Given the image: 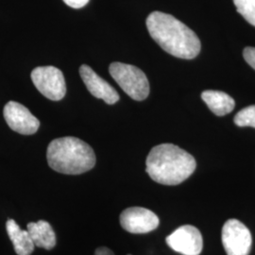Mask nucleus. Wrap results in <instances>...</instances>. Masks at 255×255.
I'll return each mask as SVG.
<instances>
[{"label":"nucleus","mask_w":255,"mask_h":255,"mask_svg":"<svg viewBox=\"0 0 255 255\" xmlns=\"http://www.w3.org/2000/svg\"><path fill=\"white\" fill-rule=\"evenodd\" d=\"M234 121L238 127L255 128V105H251L238 112Z\"/></svg>","instance_id":"15"},{"label":"nucleus","mask_w":255,"mask_h":255,"mask_svg":"<svg viewBox=\"0 0 255 255\" xmlns=\"http://www.w3.org/2000/svg\"><path fill=\"white\" fill-rule=\"evenodd\" d=\"M222 244L227 255H249L253 237L250 230L237 219H229L222 228Z\"/></svg>","instance_id":"6"},{"label":"nucleus","mask_w":255,"mask_h":255,"mask_svg":"<svg viewBox=\"0 0 255 255\" xmlns=\"http://www.w3.org/2000/svg\"><path fill=\"white\" fill-rule=\"evenodd\" d=\"M31 81L46 99L58 101L64 99L66 85L63 72L55 66H38L31 72Z\"/></svg>","instance_id":"5"},{"label":"nucleus","mask_w":255,"mask_h":255,"mask_svg":"<svg viewBox=\"0 0 255 255\" xmlns=\"http://www.w3.org/2000/svg\"><path fill=\"white\" fill-rule=\"evenodd\" d=\"M95 255H115V254L106 247H100L96 250Z\"/></svg>","instance_id":"18"},{"label":"nucleus","mask_w":255,"mask_h":255,"mask_svg":"<svg viewBox=\"0 0 255 255\" xmlns=\"http://www.w3.org/2000/svg\"><path fill=\"white\" fill-rule=\"evenodd\" d=\"M3 115L8 126L20 134H34L40 127V121L18 102L9 101L4 107Z\"/></svg>","instance_id":"9"},{"label":"nucleus","mask_w":255,"mask_h":255,"mask_svg":"<svg viewBox=\"0 0 255 255\" xmlns=\"http://www.w3.org/2000/svg\"><path fill=\"white\" fill-rule=\"evenodd\" d=\"M243 56L247 63L255 69V47H246L243 51Z\"/></svg>","instance_id":"16"},{"label":"nucleus","mask_w":255,"mask_h":255,"mask_svg":"<svg viewBox=\"0 0 255 255\" xmlns=\"http://www.w3.org/2000/svg\"><path fill=\"white\" fill-rule=\"evenodd\" d=\"M80 75L87 90L95 98L103 100L110 105L115 104L119 101V95L117 90L110 83L101 78L87 64H82L80 67Z\"/></svg>","instance_id":"10"},{"label":"nucleus","mask_w":255,"mask_h":255,"mask_svg":"<svg viewBox=\"0 0 255 255\" xmlns=\"http://www.w3.org/2000/svg\"><path fill=\"white\" fill-rule=\"evenodd\" d=\"M166 244L182 255H200L203 249V239L199 229L183 225L174 231L165 239Z\"/></svg>","instance_id":"8"},{"label":"nucleus","mask_w":255,"mask_h":255,"mask_svg":"<svg viewBox=\"0 0 255 255\" xmlns=\"http://www.w3.org/2000/svg\"><path fill=\"white\" fill-rule=\"evenodd\" d=\"M201 99L207 104L210 110L219 117L228 115L236 106L235 100L224 92L206 90L202 92Z\"/></svg>","instance_id":"13"},{"label":"nucleus","mask_w":255,"mask_h":255,"mask_svg":"<svg viewBox=\"0 0 255 255\" xmlns=\"http://www.w3.org/2000/svg\"><path fill=\"white\" fill-rule=\"evenodd\" d=\"M237 11L255 27V0H234Z\"/></svg>","instance_id":"14"},{"label":"nucleus","mask_w":255,"mask_h":255,"mask_svg":"<svg viewBox=\"0 0 255 255\" xmlns=\"http://www.w3.org/2000/svg\"><path fill=\"white\" fill-rule=\"evenodd\" d=\"M27 228L35 246L45 249L46 251H50L56 246L57 240L54 230L46 220L29 222Z\"/></svg>","instance_id":"11"},{"label":"nucleus","mask_w":255,"mask_h":255,"mask_svg":"<svg viewBox=\"0 0 255 255\" xmlns=\"http://www.w3.org/2000/svg\"><path fill=\"white\" fill-rule=\"evenodd\" d=\"M110 75L129 98L137 101L146 100L149 94V82L146 74L131 64L112 63Z\"/></svg>","instance_id":"4"},{"label":"nucleus","mask_w":255,"mask_h":255,"mask_svg":"<svg viewBox=\"0 0 255 255\" xmlns=\"http://www.w3.org/2000/svg\"><path fill=\"white\" fill-rule=\"evenodd\" d=\"M146 171L160 184L178 185L194 173L197 163L190 153L173 144L154 146L147 155Z\"/></svg>","instance_id":"2"},{"label":"nucleus","mask_w":255,"mask_h":255,"mask_svg":"<svg viewBox=\"0 0 255 255\" xmlns=\"http://www.w3.org/2000/svg\"><path fill=\"white\" fill-rule=\"evenodd\" d=\"M6 229L17 255H30L34 251V243L27 231H23L13 219H8Z\"/></svg>","instance_id":"12"},{"label":"nucleus","mask_w":255,"mask_h":255,"mask_svg":"<svg viewBox=\"0 0 255 255\" xmlns=\"http://www.w3.org/2000/svg\"></svg>","instance_id":"19"},{"label":"nucleus","mask_w":255,"mask_h":255,"mask_svg":"<svg viewBox=\"0 0 255 255\" xmlns=\"http://www.w3.org/2000/svg\"><path fill=\"white\" fill-rule=\"evenodd\" d=\"M151 38L168 54L191 60L201 52V41L191 28L171 14L153 11L146 18Z\"/></svg>","instance_id":"1"},{"label":"nucleus","mask_w":255,"mask_h":255,"mask_svg":"<svg viewBox=\"0 0 255 255\" xmlns=\"http://www.w3.org/2000/svg\"><path fill=\"white\" fill-rule=\"evenodd\" d=\"M121 227L130 234H147L158 228L159 218L150 210L129 207L120 214Z\"/></svg>","instance_id":"7"},{"label":"nucleus","mask_w":255,"mask_h":255,"mask_svg":"<svg viewBox=\"0 0 255 255\" xmlns=\"http://www.w3.org/2000/svg\"><path fill=\"white\" fill-rule=\"evenodd\" d=\"M46 159L53 170L65 175L85 173L96 164V154L91 146L72 136L52 140L47 146Z\"/></svg>","instance_id":"3"},{"label":"nucleus","mask_w":255,"mask_h":255,"mask_svg":"<svg viewBox=\"0 0 255 255\" xmlns=\"http://www.w3.org/2000/svg\"><path fill=\"white\" fill-rule=\"evenodd\" d=\"M63 1L66 5H68L73 9H81L89 2V0H63Z\"/></svg>","instance_id":"17"}]
</instances>
